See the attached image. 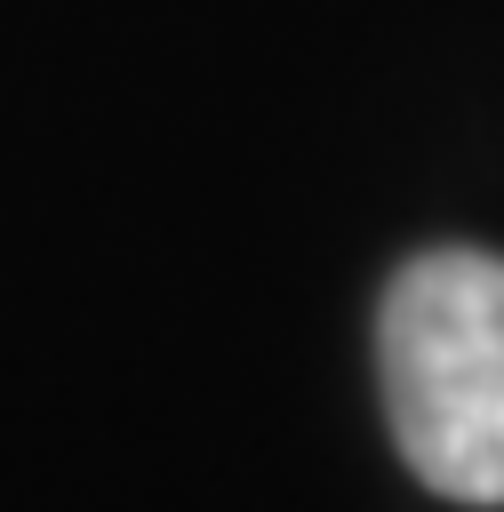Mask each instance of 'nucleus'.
I'll use <instances>...</instances> for the list:
<instances>
[{
  "label": "nucleus",
  "mask_w": 504,
  "mask_h": 512,
  "mask_svg": "<svg viewBox=\"0 0 504 512\" xmlns=\"http://www.w3.org/2000/svg\"><path fill=\"white\" fill-rule=\"evenodd\" d=\"M376 376L400 464L432 496L504 504V256H408L376 312Z\"/></svg>",
  "instance_id": "nucleus-1"
}]
</instances>
